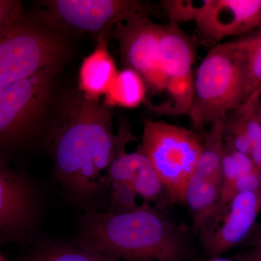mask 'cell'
Returning a JSON list of instances; mask_svg holds the SVG:
<instances>
[{"label": "cell", "instance_id": "cell-1", "mask_svg": "<svg viewBox=\"0 0 261 261\" xmlns=\"http://www.w3.org/2000/svg\"><path fill=\"white\" fill-rule=\"evenodd\" d=\"M62 113L53 143L57 172L70 191L90 197L107 181L110 165L132 135L124 128L115 135L110 108L80 91L68 97Z\"/></svg>", "mask_w": 261, "mask_h": 261}, {"label": "cell", "instance_id": "cell-2", "mask_svg": "<svg viewBox=\"0 0 261 261\" xmlns=\"http://www.w3.org/2000/svg\"><path fill=\"white\" fill-rule=\"evenodd\" d=\"M81 244L117 261L192 260L187 228L145 201L125 212L87 211Z\"/></svg>", "mask_w": 261, "mask_h": 261}, {"label": "cell", "instance_id": "cell-3", "mask_svg": "<svg viewBox=\"0 0 261 261\" xmlns=\"http://www.w3.org/2000/svg\"><path fill=\"white\" fill-rule=\"evenodd\" d=\"M247 99L243 61L234 40L219 43L196 72L193 99L187 114L201 129L226 117Z\"/></svg>", "mask_w": 261, "mask_h": 261}, {"label": "cell", "instance_id": "cell-4", "mask_svg": "<svg viewBox=\"0 0 261 261\" xmlns=\"http://www.w3.org/2000/svg\"><path fill=\"white\" fill-rule=\"evenodd\" d=\"M200 136L163 121H143L142 147L174 202H184L202 152Z\"/></svg>", "mask_w": 261, "mask_h": 261}, {"label": "cell", "instance_id": "cell-5", "mask_svg": "<svg viewBox=\"0 0 261 261\" xmlns=\"http://www.w3.org/2000/svg\"><path fill=\"white\" fill-rule=\"evenodd\" d=\"M65 53L56 34L21 20L0 37V88L58 66Z\"/></svg>", "mask_w": 261, "mask_h": 261}, {"label": "cell", "instance_id": "cell-6", "mask_svg": "<svg viewBox=\"0 0 261 261\" xmlns=\"http://www.w3.org/2000/svg\"><path fill=\"white\" fill-rule=\"evenodd\" d=\"M57 67L0 88V143L28 136L47 108Z\"/></svg>", "mask_w": 261, "mask_h": 261}, {"label": "cell", "instance_id": "cell-7", "mask_svg": "<svg viewBox=\"0 0 261 261\" xmlns=\"http://www.w3.org/2000/svg\"><path fill=\"white\" fill-rule=\"evenodd\" d=\"M159 56L168 99L154 108V111L174 116L188 113L195 87V49L178 25H160Z\"/></svg>", "mask_w": 261, "mask_h": 261}, {"label": "cell", "instance_id": "cell-8", "mask_svg": "<svg viewBox=\"0 0 261 261\" xmlns=\"http://www.w3.org/2000/svg\"><path fill=\"white\" fill-rule=\"evenodd\" d=\"M44 6L56 23L99 36L132 15H148L152 10L139 0H51Z\"/></svg>", "mask_w": 261, "mask_h": 261}, {"label": "cell", "instance_id": "cell-9", "mask_svg": "<svg viewBox=\"0 0 261 261\" xmlns=\"http://www.w3.org/2000/svg\"><path fill=\"white\" fill-rule=\"evenodd\" d=\"M113 34L128 68L135 70L154 93H164L166 82L159 56L160 25L147 14L132 15L114 25Z\"/></svg>", "mask_w": 261, "mask_h": 261}, {"label": "cell", "instance_id": "cell-10", "mask_svg": "<svg viewBox=\"0 0 261 261\" xmlns=\"http://www.w3.org/2000/svg\"><path fill=\"white\" fill-rule=\"evenodd\" d=\"M261 214V191L238 194L215 222L200 231V243L207 257L223 256L243 245Z\"/></svg>", "mask_w": 261, "mask_h": 261}, {"label": "cell", "instance_id": "cell-11", "mask_svg": "<svg viewBox=\"0 0 261 261\" xmlns=\"http://www.w3.org/2000/svg\"><path fill=\"white\" fill-rule=\"evenodd\" d=\"M195 23L204 42L241 37L261 27V0H203Z\"/></svg>", "mask_w": 261, "mask_h": 261}, {"label": "cell", "instance_id": "cell-12", "mask_svg": "<svg viewBox=\"0 0 261 261\" xmlns=\"http://www.w3.org/2000/svg\"><path fill=\"white\" fill-rule=\"evenodd\" d=\"M32 207L27 184L0 161V234L25 224Z\"/></svg>", "mask_w": 261, "mask_h": 261}, {"label": "cell", "instance_id": "cell-13", "mask_svg": "<svg viewBox=\"0 0 261 261\" xmlns=\"http://www.w3.org/2000/svg\"><path fill=\"white\" fill-rule=\"evenodd\" d=\"M118 74L116 63L108 49L105 35L99 36L94 50L81 65L79 91L84 97L99 100L112 85Z\"/></svg>", "mask_w": 261, "mask_h": 261}, {"label": "cell", "instance_id": "cell-14", "mask_svg": "<svg viewBox=\"0 0 261 261\" xmlns=\"http://www.w3.org/2000/svg\"><path fill=\"white\" fill-rule=\"evenodd\" d=\"M221 180L194 173L187 185L183 203L192 215L196 229L201 231L210 221L221 196Z\"/></svg>", "mask_w": 261, "mask_h": 261}, {"label": "cell", "instance_id": "cell-15", "mask_svg": "<svg viewBox=\"0 0 261 261\" xmlns=\"http://www.w3.org/2000/svg\"><path fill=\"white\" fill-rule=\"evenodd\" d=\"M147 86L138 73L127 68L118 72L114 82L105 94L104 105L108 108L132 109L145 101Z\"/></svg>", "mask_w": 261, "mask_h": 261}, {"label": "cell", "instance_id": "cell-16", "mask_svg": "<svg viewBox=\"0 0 261 261\" xmlns=\"http://www.w3.org/2000/svg\"><path fill=\"white\" fill-rule=\"evenodd\" d=\"M225 118H219L211 123L210 129L202 138V152L195 172L221 181L224 152Z\"/></svg>", "mask_w": 261, "mask_h": 261}, {"label": "cell", "instance_id": "cell-17", "mask_svg": "<svg viewBox=\"0 0 261 261\" xmlns=\"http://www.w3.org/2000/svg\"><path fill=\"white\" fill-rule=\"evenodd\" d=\"M130 186L138 197H142L145 202L151 205L153 204L160 211H162L173 203L167 189L145 152L134 174Z\"/></svg>", "mask_w": 261, "mask_h": 261}, {"label": "cell", "instance_id": "cell-18", "mask_svg": "<svg viewBox=\"0 0 261 261\" xmlns=\"http://www.w3.org/2000/svg\"><path fill=\"white\" fill-rule=\"evenodd\" d=\"M260 89L250 94L241 106L229 113L243 128L250 146V159L261 173V120L257 111Z\"/></svg>", "mask_w": 261, "mask_h": 261}, {"label": "cell", "instance_id": "cell-19", "mask_svg": "<svg viewBox=\"0 0 261 261\" xmlns=\"http://www.w3.org/2000/svg\"><path fill=\"white\" fill-rule=\"evenodd\" d=\"M243 61L247 99L261 88V27L234 39Z\"/></svg>", "mask_w": 261, "mask_h": 261}, {"label": "cell", "instance_id": "cell-20", "mask_svg": "<svg viewBox=\"0 0 261 261\" xmlns=\"http://www.w3.org/2000/svg\"><path fill=\"white\" fill-rule=\"evenodd\" d=\"M27 261H117L80 244V246L46 247Z\"/></svg>", "mask_w": 261, "mask_h": 261}, {"label": "cell", "instance_id": "cell-21", "mask_svg": "<svg viewBox=\"0 0 261 261\" xmlns=\"http://www.w3.org/2000/svg\"><path fill=\"white\" fill-rule=\"evenodd\" d=\"M203 0H166L162 5L170 18V23L178 25L195 21Z\"/></svg>", "mask_w": 261, "mask_h": 261}, {"label": "cell", "instance_id": "cell-22", "mask_svg": "<svg viewBox=\"0 0 261 261\" xmlns=\"http://www.w3.org/2000/svg\"><path fill=\"white\" fill-rule=\"evenodd\" d=\"M110 205L112 212H125L133 210L140 205L137 202L138 196L130 185H110Z\"/></svg>", "mask_w": 261, "mask_h": 261}, {"label": "cell", "instance_id": "cell-23", "mask_svg": "<svg viewBox=\"0 0 261 261\" xmlns=\"http://www.w3.org/2000/svg\"><path fill=\"white\" fill-rule=\"evenodd\" d=\"M23 20L20 2L0 0V37Z\"/></svg>", "mask_w": 261, "mask_h": 261}, {"label": "cell", "instance_id": "cell-24", "mask_svg": "<svg viewBox=\"0 0 261 261\" xmlns=\"http://www.w3.org/2000/svg\"><path fill=\"white\" fill-rule=\"evenodd\" d=\"M243 250L233 256L238 261H261V240H247Z\"/></svg>", "mask_w": 261, "mask_h": 261}, {"label": "cell", "instance_id": "cell-25", "mask_svg": "<svg viewBox=\"0 0 261 261\" xmlns=\"http://www.w3.org/2000/svg\"><path fill=\"white\" fill-rule=\"evenodd\" d=\"M247 240H261V224H256Z\"/></svg>", "mask_w": 261, "mask_h": 261}, {"label": "cell", "instance_id": "cell-26", "mask_svg": "<svg viewBox=\"0 0 261 261\" xmlns=\"http://www.w3.org/2000/svg\"><path fill=\"white\" fill-rule=\"evenodd\" d=\"M190 261H238L235 260L233 257H225L223 256L219 257H207V258L203 259H192Z\"/></svg>", "mask_w": 261, "mask_h": 261}, {"label": "cell", "instance_id": "cell-27", "mask_svg": "<svg viewBox=\"0 0 261 261\" xmlns=\"http://www.w3.org/2000/svg\"><path fill=\"white\" fill-rule=\"evenodd\" d=\"M257 111H258L259 117L261 120V89L259 93L258 103H257Z\"/></svg>", "mask_w": 261, "mask_h": 261}, {"label": "cell", "instance_id": "cell-28", "mask_svg": "<svg viewBox=\"0 0 261 261\" xmlns=\"http://www.w3.org/2000/svg\"><path fill=\"white\" fill-rule=\"evenodd\" d=\"M0 261H5V260H3V257H0Z\"/></svg>", "mask_w": 261, "mask_h": 261}]
</instances>
